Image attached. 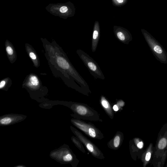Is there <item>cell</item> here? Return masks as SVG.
Wrapping results in <instances>:
<instances>
[{
  "label": "cell",
  "mask_w": 167,
  "mask_h": 167,
  "mask_svg": "<svg viewBox=\"0 0 167 167\" xmlns=\"http://www.w3.org/2000/svg\"><path fill=\"white\" fill-rule=\"evenodd\" d=\"M167 156V123L158 134L151 162L154 167H164Z\"/></svg>",
  "instance_id": "obj_1"
},
{
  "label": "cell",
  "mask_w": 167,
  "mask_h": 167,
  "mask_svg": "<svg viewBox=\"0 0 167 167\" xmlns=\"http://www.w3.org/2000/svg\"><path fill=\"white\" fill-rule=\"evenodd\" d=\"M54 54H52V56L54 57L55 64L58 66L63 70L65 73L68 74L72 77L78 83L80 86L88 92H90L89 86L83 77L80 75L75 68L73 66L66 54L62 51L61 54H59L57 52H55V49L52 47Z\"/></svg>",
  "instance_id": "obj_2"
},
{
  "label": "cell",
  "mask_w": 167,
  "mask_h": 167,
  "mask_svg": "<svg viewBox=\"0 0 167 167\" xmlns=\"http://www.w3.org/2000/svg\"><path fill=\"white\" fill-rule=\"evenodd\" d=\"M141 31L148 46L156 57L162 63H167V54L163 46L146 31L142 29Z\"/></svg>",
  "instance_id": "obj_3"
},
{
  "label": "cell",
  "mask_w": 167,
  "mask_h": 167,
  "mask_svg": "<svg viewBox=\"0 0 167 167\" xmlns=\"http://www.w3.org/2000/svg\"><path fill=\"white\" fill-rule=\"evenodd\" d=\"M77 53L93 77L96 79H105L100 66L93 59L81 49H78Z\"/></svg>",
  "instance_id": "obj_4"
},
{
  "label": "cell",
  "mask_w": 167,
  "mask_h": 167,
  "mask_svg": "<svg viewBox=\"0 0 167 167\" xmlns=\"http://www.w3.org/2000/svg\"><path fill=\"white\" fill-rule=\"evenodd\" d=\"M114 32L116 38L124 44L128 45L132 40L131 34L125 29L115 26Z\"/></svg>",
  "instance_id": "obj_5"
},
{
  "label": "cell",
  "mask_w": 167,
  "mask_h": 167,
  "mask_svg": "<svg viewBox=\"0 0 167 167\" xmlns=\"http://www.w3.org/2000/svg\"><path fill=\"white\" fill-rule=\"evenodd\" d=\"M23 119V116H21L6 115L1 117L0 124L2 126L8 125L20 121Z\"/></svg>",
  "instance_id": "obj_6"
},
{
  "label": "cell",
  "mask_w": 167,
  "mask_h": 167,
  "mask_svg": "<svg viewBox=\"0 0 167 167\" xmlns=\"http://www.w3.org/2000/svg\"><path fill=\"white\" fill-rule=\"evenodd\" d=\"M100 28L98 22L95 23L93 33L91 49L93 52L96 51L100 38Z\"/></svg>",
  "instance_id": "obj_7"
},
{
  "label": "cell",
  "mask_w": 167,
  "mask_h": 167,
  "mask_svg": "<svg viewBox=\"0 0 167 167\" xmlns=\"http://www.w3.org/2000/svg\"><path fill=\"white\" fill-rule=\"evenodd\" d=\"M25 47L26 51L29 57L33 62L34 66L38 68L40 66V62L37 54L33 47L28 44H26Z\"/></svg>",
  "instance_id": "obj_8"
},
{
  "label": "cell",
  "mask_w": 167,
  "mask_h": 167,
  "mask_svg": "<svg viewBox=\"0 0 167 167\" xmlns=\"http://www.w3.org/2000/svg\"><path fill=\"white\" fill-rule=\"evenodd\" d=\"M6 52L8 58L11 64L14 63L17 59V55L15 49L11 43L8 41L5 42Z\"/></svg>",
  "instance_id": "obj_9"
},
{
  "label": "cell",
  "mask_w": 167,
  "mask_h": 167,
  "mask_svg": "<svg viewBox=\"0 0 167 167\" xmlns=\"http://www.w3.org/2000/svg\"><path fill=\"white\" fill-rule=\"evenodd\" d=\"M154 147L152 143L150 144L142 156V160L144 167L151 162Z\"/></svg>",
  "instance_id": "obj_10"
},
{
  "label": "cell",
  "mask_w": 167,
  "mask_h": 167,
  "mask_svg": "<svg viewBox=\"0 0 167 167\" xmlns=\"http://www.w3.org/2000/svg\"><path fill=\"white\" fill-rule=\"evenodd\" d=\"M11 81L9 77L6 78L0 82V89L4 90L5 88H9L11 86Z\"/></svg>",
  "instance_id": "obj_11"
},
{
  "label": "cell",
  "mask_w": 167,
  "mask_h": 167,
  "mask_svg": "<svg viewBox=\"0 0 167 167\" xmlns=\"http://www.w3.org/2000/svg\"><path fill=\"white\" fill-rule=\"evenodd\" d=\"M77 112L80 115H85L87 112V109L86 108L81 106H79L76 108Z\"/></svg>",
  "instance_id": "obj_12"
},
{
  "label": "cell",
  "mask_w": 167,
  "mask_h": 167,
  "mask_svg": "<svg viewBox=\"0 0 167 167\" xmlns=\"http://www.w3.org/2000/svg\"><path fill=\"white\" fill-rule=\"evenodd\" d=\"M102 104L103 106L105 108H108L109 107V103L103 97L102 98Z\"/></svg>",
  "instance_id": "obj_13"
},
{
  "label": "cell",
  "mask_w": 167,
  "mask_h": 167,
  "mask_svg": "<svg viewBox=\"0 0 167 167\" xmlns=\"http://www.w3.org/2000/svg\"><path fill=\"white\" fill-rule=\"evenodd\" d=\"M120 139L119 136H117L114 140V146L115 147H118L120 144Z\"/></svg>",
  "instance_id": "obj_14"
},
{
  "label": "cell",
  "mask_w": 167,
  "mask_h": 167,
  "mask_svg": "<svg viewBox=\"0 0 167 167\" xmlns=\"http://www.w3.org/2000/svg\"><path fill=\"white\" fill-rule=\"evenodd\" d=\"M89 134L91 137L94 138L96 136V133L94 129L93 128H90L89 130Z\"/></svg>",
  "instance_id": "obj_15"
},
{
  "label": "cell",
  "mask_w": 167,
  "mask_h": 167,
  "mask_svg": "<svg viewBox=\"0 0 167 167\" xmlns=\"http://www.w3.org/2000/svg\"><path fill=\"white\" fill-rule=\"evenodd\" d=\"M144 145V142L142 141H139L137 144V146L139 149H142Z\"/></svg>",
  "instance_id": "obj_16"
},
{
  "label": "cell",
  "mask_w": 167,
  "mask_h": 167,
  "mask_svg": "<svg viewBox=\"0 0 167 167\" xmlns=\"http://www.w3.org/2000/svg\"><path fill=\"white\" fill-rule=\"evenodd\" d=\"M86 147L88 150L90 152H92L94 151V147L92 145L90 144H88L86 146Z\"/></svg>",
  "instance_id": "obj_17"
},
{
  "label": "cell",
  "mask_w": 167,
  "mask_h": 167,
  "mask_svg": "<svg viewBox=\"0 0 167 167\" xmlns=\"http://www.w3.org/2000/svg\"><path fill=\"white\" fill-rule=\"evenodd\" d=\"M68 11V8L66 7H61L60 9V11L61 13H66Z\"/></svg>",
  "instance_id": "obj_18"
},
{
  "label": "cell",
  "mask_w": 167,
  "mask_h": 167,
  "mask_svg": "<svg viewBox=\"0 0 167 167\" xmlns=\"http://www.w3.org/2000/svg\"><path fill=\"white\" fill-rule=\"evenodd\" d=\"M116 2L119 4L123 3L125 2V0H116Z\"/></svg>",
  "instance_id": "obj_19"
},
{
  "label": "cell",
  "mask_w": 167,
  "mask_h": 167,
  "mask_svg": "<svg viewBox=\"0 0 167 167\" xmlns=\"http://www.w3.org/2000/svg\"><path fill=\"white\" fill-rule=\"evenodd\" d=\"M113 108L114 110L116 111H117L119 110L118 108L117 107L116 105H114L113 107Z\"/></svg>",
  "instance_id": "obj_20"
},
{
  "label": "cell",
  "mask_w": 167,
  "mask_h": 167,
  "mask_svg": "<svg viewBox=\"0 0 167 167\" xmlns=\"http://www.w3.org/2000/svg\"><path fill=\"white\" fill-rule=\"evenodd\" d=\"M16 167H25V166H24V165H18V166H16Z\"/></svg>",
  "instance_id": "obj_21"
},
{
  "label": "cell",
  "mask_w": 167,
  "mask_h": 167,
  "mask_svg": "<svg viewBox=\"0 0 167 167\" xmlns=\"http://www.w3.org/2000/svg\"><path fill=\"white\" fill-rule=\"evenodd\" d=\"M166 167H167V164H166Z\"/></svg>",
  "instance_id": "obj_22"
}]
</instances>
